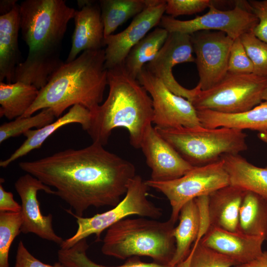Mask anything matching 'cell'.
I'll return each instance as SVG.
<instances>
[{
    "label": "cell",
    "instance_id": "9",
    "mask_svg": "<svg viewBox=\"0 0 267 267\" xmlns=\"http://www.w3.org/2000/svg\"><path fill=\"white\" fill-rule=\"evenodd\" d=\"M149 187L163 193L172 208L170 219L176 223L180 211L189 201L198 197L209 195L214 191L229 185L228 174L222 159L204 166L194 167L183 176L162 182L145 180Z\"/></svg>",
    "mask_w": 267,
    "mask_h": 267
},
{
    "label": "cell",
    "instance_id": "14",
    "mask_svg": "<svg viewBox=\"0 0 267 267\" xmlns=\"http://www.w3.org/2000/svg\"><path fill=\"white\" fill-rule=\"evenodd\" d=\"M191 36L178 32L169 33L161 49L153 60L145 65L152 75L159 78L174 93L191 102L200 88L197 85L188 89L175 79L173 68L177 64L195 62Z\"/></svg>",
    "mask_w": 267,
    "mask_h": 267
},
{
    "label": "cell",
    "instance_id": "24",
    "mask_svg": "<svg viewBox=\"0 0 267 267\" xmlns=\"http://www.w3.org/2000/svg\"><path fill=\"white\" fill-rule=\"evenodd\" d=\"M178 220V224L173 230L176 251L169 264L171 266H178L187 257L192 244L194 243L197 238L199 229V217L194 199L187 202L181 208Z\"/></svg>",
    "mask_w": 267,
    "mask_h": 267
},
{
    "label": "cell",
    "instance_id": "1",
    "mask_svg": "<svg viewBox=\"0 0 267 267\" xmlns=\"http://www.w3.org/2000/svg\"><path fill=\"white\" fill-rule=\"evenodd\" d=\"M19 166L44 184L53 187L55 195L80 217L90 207L116 206L136 175L132 163L96 142L21 162Z\"/></svg>",
    "mask_w": 267,
    "mask_h": 267
},
{
    "label": "cell",
    "instance_id": "39",
    "mask_svg": "<svg viewBox=\"0 0 267 267\" xmlns=\"http://www.w3.org/2000/svg\"><path fill=\"white\" fill-rule=\"evenodd\" d=\"M21 206L13 198L12 192L4 190L0 184V212H20Z\"/></svg>",
    "mask_w": 267,
    "mask_h": 267
},
{
    "label": "cell",
    "instance_id": "37",
    "mask_svg": "<svg viewBox=\"0 0 267 267\" xmlns=\"http://www.w3.org/2000/svg\"><path fill=\"white\" fill-rule=\"evenodd\" d=\"M14 267H68L61 263L54 265L44 264L33 256L25 246L22 241L18 244L16 261Z\"/></svg>",
    "mask_w": 267,
    "mask_h": 267
},
{
    "label": "cell",
    "instance_id": "31",
    "mask_svg": "<svg viewBox=\"0 0 267 267\" xmlns=\"http://www.w3.org/2000/svg\"><path fill=\"white\" fill-rule=\"evenodd\" d=\"M21 212H0V267H10L9 253L15 238L21 232Z\"/></svg>",
    "mask_w": 267,
    "mask_h": 267
},
{
    "label": "cell",
    "instance_id": "21",
    "mask_svg": "<svg viewBox=\"0 0 267 267\" xmlns=\"http://www.w3.org/2000/svg\"><path fill=\"white\" fill-rule=\"evenodd\" d=\"M20 4L8 13L0 16V81L13 82L19 62L18 34L20 29Z\"/></svg>",
    "mask_w": 267,
    "mask_h": 267
},
{
    "label": "cell",
    "instance_id": "20",
    "mask_svg": "<svg viewBox=\"0 0 267 267\" xmlns=\"http://www.w3.org/2000/svg\"><path fill=\"white\" fill-rule=\"evenodd\" d=\"M201 126L205 128H227L259 132L267 130V102L262 101L252 109L226 113L210 110L196 111Z\"/></svg>",
    "mask_w": 267,
    "mask_h": 267
},
{
    "label": "cell",
    "instance_id": "30",
    "mask_svg": "<svg viewBox=\"0 0 267 267\" xmlns=\"http://www.w3.org/2000/svg\"><path fill=\"white\" fill-rule=\"evenodd\" d=\"M55 116L49 108H45L34 115L20 117L0 126V143L11 137H15L35 128L40 129L53 122Z\"/></svg>",
    "mask_w": 267,
    "mask_h": 267
},
{
    "label": "cell",
    "instance_id": "10",
    "mask_svg": "<svg viewBox=\"0 0 267 267\" xmlns=\"http://www.w3.org/2000/svg\"><path fill=\"white\" fill-rule=\"evenodd\" d=\"M258 22L257 17L248 6L245 8L238 4L231 9L222 10L216 8L213 3L207 13L191 20H180L164 15L159 26L169 33L190 35L200 31L214 30L223 32L234 40L252 31Z\"/></svg>",
    "mask_w": 267,
    "mask_h": 267
},
{
    "label": "cell",
    "instance_id": "19",
    "mask_svg": "<svg viewBox=\"0 0 267 267\" xmlns=\"http://www.w3.org/2000/svg\"><path fill=\"white\" fill-rule=\"evenodd\" d=\"M91 116V112L88 109L81 105H75L57 120L40 129L27 131L24 134L26 139L23 143L8 158L0 161V166L6 168L18 158L40 148L48 137L64 126L78 123L87 131L90 125Z\"/></svg>",
    "mask_w": 267,
    "mask_h": 267
},
{
    "label": "cell",
    "instance_id": "41",
    "mask_svg": "<svg viewBox=\"0 0 267 267\" xmlns=\"http://www.w3.org/2000/svg\"><path fill=\"white\" fill-rule=\"evenodd\" d=\"M17 0H1L0 1V15L5 14L12 10L16 5Z\"/></svg>",
    "mask_w": 267,
    "mask_h": 267
},
{
    "label": "cell",
    "instance_id": "26",
    "mask_svg": "<svg viewBox=\"0 0 267 267\" xmlns=\"http://www.w3.org/2000/svg\"><path fill=\"white\" fill-rule=\"evenodd\" d=\"M238 232L267 240V201L246 191L240 208Z\"/></svg>",
    "mask_w": 267,
    "mask_h": 267
},
{
    "label": "cell",
    "instance_id": "2",
    "mask_svg": "<svg viewBox=\"0 0 267 267\" xmlns=\"http://www.w3.org/2000/svg\"><path fill=\"white\" fill-rule=\"evenodd\" d=\"M76 10L63 0H26L20 4L22 38L28 47L26 60L16 67L13 82L39 89L64 63L62 41Z\"/></svg>",
    "mask_w": 267,
    "mask_h": 267
},
{
    "label": "cell",
    "instance_id": "40",
    "mask_svg": "<svg viewBox=\"0 0 267 267\" xmlns=\"http://www.w3.org/2000/svg\"><path fill=\"white\" fill-rule=\"evenodd\" d=\"M234 267H267V251H263L260 256L249 263Z\"/></svg>",
    "mask_w": 267,
    "mask_h": 267
},
{
    "label": "cell",
    "instance_id": "22",
    "mask_svg": "<svg viewBox=\"0 0 267 267\" xmlns=\"http://www.w3.org/2000/svg\"><path fill=\"white\" fill-rule=\"evenodd\" d=\"M246 190L231 185L209 195L211 226L238 232L240 208Z\"/></svg>",
    "mask_w": 267,
    "mask_h": 267
},
{
    "label": "cell",
    "instance_id": "7",
    "mask_svg": "<svg viewBox=\"0 0 267 267\" xmlns=\"http://www.w3.org/2000/svg\"><path fill=\"white\" fill-rule=\"evenodd\" d=\"M148 188L141 177L136 175L130 181L124 198L112 209L89 218L78 216L70 210H66L76 219L78 228L72 236L63 241L60 246L61 249L70 248L92 234L99 241L104 230L131 215L156 220L161 218L162 209L147 198Z\"/></svg>",
    "mask_w": 267,
    "mask_h": 267
},
{
    "label": "cell",
    "instance_id": "23",
    "mask_svg": "<svg viewBox=\"0 0 267 267\" xmlns=\"http://www.w3.org/2000/svg\"><path fill=\"white\" fill-rule=\"evenodd\" d=\"M221 159L230 185L254 192L267 201V166H256L239 154H223Z\"/></svg>",
    "mask_w": 267,
    "mask_h": 267
},
{
    "label": "cell",
    "instance_id": "15",
    "mask_svg": "<svg viewBox=\"0 0 267 267\" xmlns=\"http://www.w3.org/2000/svg\"><path fill=\"white\" fill-rule=\"evenodd\" d=\"M14 187L21 201L20 212L22 224L21 232L35 234L42 239L60 246L64 240L54 231L52 224V216L51 214L47 216L42 214L37 198L39 190L53 195H55V191L28 173L18 178L14 183Z\"/></svg>",
    "mask_w": 267,
    "mask_h": 267
},
{
    "label": "cell",
    "instance_id": "17",
    "mask_svg": "<svg viewBox=\"0 0 267 267\" xmlns=\"http://www.w3.org/2000/svg\"><path fill=\"white\" fill-rule=\"evenodd\" d=\"M72 45L65 62H70L81 52L101 49L104 46V25L99 2L78 0Z\"/></svg>",
    "mask_w": 267,
    "mask_h": 267
},
{
    "label": "cell",
    "instance_id": "35",
    "mask_svg": "<svg viewBox=\"0 0 267 267\" xmlns=\"http://www.w3.org/2000/svg\"><path fill=\"white\" fill-rule=\"evenodd\" d=\"M213 3L210 0H167L165 12L174 18L191 15L203 11Z\"/></svg>",
    "mask_w": 267,
    "mask_h": 267
},
{
    "label": "cell",
    "instance_id": "43",
    "mask_svg": "<svg viewBox=\"0 0 267 267\" xmlns=\"http://www.w3.org/2000/svg\"><path fill=\"white\" fill-rule=\"evenodd\" d=\"M257 136L260 140L267 143V130L259 132Z\"/></svg>",
    "mask_w": 267,
    "mask_h": 267
},
{
    "label": "cell",
    "instance_id": "36",
    "mask_svg": "<svg viewBox=\"0 0 267 267\" xmlns=\"http://www.w3.org/2000/svg\"><path fill=\"white\" fill-rule=\"evenodd\" d=\"M247 4L258 19L253 33L259 39L267 43V0H250Z\"/></svg>",
    "mask_w": 267,
    "mask_h": 267
},
{
    "label": "cell",
    "instance_id": "6",
    "mask_svg": "<svg viewBox=\"0 0 267 267\" xmlns=\"http://www.w3.org/2000/svg\"><path fill=\"white\" fill-rule=\"evenodd\" d=\"M158 133L193 167L216 162L223 154H239L247 149L243 131L227 128L215 129L180 127L162 129Z\"/></svg>",
    "mask_w": 267,
    "mask_h": 267
},
{
    "label": "cell",
    "instance_id": "42",
    "mask_svg": "<svg viewBox=\"0 0 267 267\" xmlns=\"http://www.w3.org/2000/svg\"><path fill=\"white\" fill-rule=\"evenodd\" d=\"M192 253H193V249L191 248V250L190 252L189 255L184 261H183L181 263H180L177 266V267H190V261H191Z\"/></svg>",
    "mask_w": 267,
    "mask_h": 267
},
{
    "label": "cell",
    "instance_id": "3",
    "mask_svg": "<svg viewBox=\"0 0 267 267\" xmlns=\"http://www.w3.org/2000/svg\"><path fill=\"white\" fill-rule=\"evenodd\" d=\"M104 49L83 51L73 61L64 63L39 90L35 101L21 117L50 109L59 118L69 107L81 105L91 113L103 99L108 85Z\"/></svg>",
    "mask_w": 267,
    "mask_h": 267
},
{
    "label": "cell",
    "instance_id": "33",
    "mask_svg": "<svg viewBox=\"0 0 267 267\" xmlns=\"http://www.w3.org/2000/svg\"><path fill=\"white\" fill-rule=\"evenodd\" d=\"M190 267H232L238 265L232 259L214 249L194 243Z\"/></svg>",
    "mask_w": 267,
    "mask_h": 267
},
{
    "label": "cell",
    "instance_id": "5",
    "mask_svg": "<svg viewBox=\"0 0 267 267\" xmlns=\"http://www.w3.org/2000/svg\"><path fill=\"white\" fill-rule=\"evenodd\" d=\"M175 224L170 219H123L107 229L101 252L121 260L146 256L155 263L169 265L176 251Z\"/></svg>",
    "mask_w": 267,
    "mask_h": 267
},
{
    "label": "cell",
    "instance_id": "4",
    "mask_svg": "<svg viewBox=\"0 0 267 267\" xmlns=\"http://www.w3.org/2000/svg\"><path fill=\"white\" fill-rule=\"evenodd\" d=\"M108 96L91 113L87 132L92 142L104 146L112 131L122 127L128 131L131 144L139 149L147 128L152 125L151 98L123 66L108 70Z\"/></svg>",
    "mask_w": 267,
    "mask_h": 267
},
{
    "label": "cell",
    "instance_id": "27",
    "mask_svg": "<svg viewBox=\"0 0 267 267\" xmlns=\"http://www.w3.org/2000/svg\"><path fill=\"white\" fill-rule=\"evenodd\" d=\"M168 34L169 32L165 29L156 28L131 49L123 66L129 76L137 79L145 65L156 56Z\"/></svg>",
    "mask_w": 267,
    "mask_h": 267
},
{
    "label": "cell",
    "instance_id": "25",
    "mask_svg": "<svg viewBox=\"0 0 267 267\" xmlns=\"http://www.w3.org/2000/svg\"><path fill=\"white\" fill-rule=\"evenodd\" d=\"M39 90L22 82H0V116L11 120L21 117L35 101Z\"/></svg>",
    "mask_w": 267,
    "mask_h": 267
},
{
    "label": "cell",
    "instance_id": "34",
    "mask_svg": "<svg viewBox=\"0 0 267 267\" xmlns=\"http://www.w3.org/2000/svg\"><path fill=\"white\" fill-rule=\"evenodd\" d=\"M228 73L243 74L254 73V66L240 40H234L231 47L228 62Z\"/></svg>",
    "mask_w": 267,
    "mask_h": 267
},
{
    "label": "cell",
    "instance_id": "29",
    "mask_svg": "<svg viewBox=\"0 0 267 267\" xmlns=\"http://www.w3.org/2000/svg\"><path fill=\"white\" fill-rule=\"evenodd\" d=\"M88 247L87 240L84 239L70 248L60 249L57 253L59 262L68 267H177L155 262L144 263L138 257L128 258L126 263L120 266H105L98 264L89 258L86 254Z\"/></svg>",
    "mask_w": 267,
    "mask_h": 267
},
{
    "label": "cell",
    "instance_id": "38",
    "mask_svg": "<svg viewBox=\"0 0 267 267\" xmlns=\"http://www.w3.org/2000/svg\"><path fill=\"white\" fill-rule=\"evenodd\" d=\"M194 199L198 207L199 217V229L194 243H198L211 226L209 195L200 196Z\"/></svg>",
    "mask_w": 267,
    "mask_h": 267
},
{
    "label": "cell",
    "instance_id": "12",
    "mask_svg": "<svg viewBox=\"0 0 267 267\" xmlns=\"http://www.w3.org/2000/svg\"><path fill=\"white\" fill-rule=\"evenodd\" d=\"M191 36L195 62L201 90L214 87L228 73L230 50L234 40L221 31H203Z\"/></svg>",
    "mask_w": 267,
    "mask_h": 267
},
{
    "label": "cell",
    "instance_id": "18",
    "mask_svg": "<svg viewBox=\"0 0 267 267\" xmlns=\"http://www.w3.org/2000/svg\"><path fill=\"white\" fill-rule=\"evenodd\" d=\"M265 241L262 237L210 226L200 243L232 259L239 265L260 256L263 253L262 245Z\"/></svg>",
    "mask_w": 267,
    "mask_h": 267
},
{
    "label": "cell",
    "instance_id": "44",
    "mask_svg": "<svg viewBox=\"0 0 267 267\" xmlns=\"http://www.w3.org/2000/svg\"><path fill=\"white\" fill-rule=\"evenodd\" d=\"M262 99L263 101H266L267 102V87L265 89L263 93Z\"/></svg>",
    "mask_w": 267,
    "mask_h": 267
},
{
    "label": "cell",
    "instance_id": "11",
    "mask_svg": "<svg viewBox=\"0 0 267 267\" xmlns=\"http://www.w3.org/2000/svg\"><path fill=\"white\" fill-rule=\"evenodd\" d=\"M136 79L150 95L154 127L167 129L202 126L192 103L170 91L161 80L145 67Z\"/></svg>",
    "mask_w": 267,
    "mask_h": 267
},
{
    "label": "cell",
    "instance_id": "32",
    "mask_svg": "<svg viewBox=\"0 0 267 267\" xmlns=\"http://www.w3.org/2000/svg\"><path fill=\"white\" fill-rule=\"evenodd\" d=\"M254 66V74L267 77V43L257 38L252 31L240 37Z\"/></svg>",
    "mask_w": 267,
    "mask_h": 267
},
{
    "label": "cell",
    "instance_id": "28",
    "mask_svg": "<svg viewBox=\"0 0 267 267\" xmlns=\"http://www.w3.org/2000/svg\"><path fill=\"white\" fill-rule=\"evenodd\" d=\"M148 0H100L99 3L104 25V39L129 18L142 12Z\"/></svg>",
    "mask_w": 267,
    "mask_h": 267
},
{
    "label": "cell",
    "instance_id": "16",
    "mask_svg": "<svg viewBox=\"0 0 267 267\" xmlns=\"http://www.w3.org/2000/svg\"><path fill=\"white\" fill-rule=\"evenodd\" d=\"M140 148L151 169L150 179L152 181L174 180L183 176L194 167L160 136L152 125L147 128Z\"/></svg>",
    "mask_w": 267,
    "mask_h": 267
},
{
    "label": "cell",
    "instance_id": "13",
    "mask_svg": "<svg viewBox=\"0 0 267 267\" xmlns=\"http://www.w3.org/2000/svg\"><path fill=\"white\" fill-rule=\"evenodd\" d=\"M166 0H148L144 9L136 15L124 30L104 39L105 67L107 70L124 66L131 49L150 30L159 25L165 12Z\"/></svg>",
    "mask_w": 267,
    "mask_h": 267
},
{
    "label": "cell",
    "instance_id": "8",
    "mask_svg": "<svg viewBox=\"0 0 267 267\" xmlns=\"http://www.w3.org/2000/svg\"><path fill=\"white\" fill-rule=\"evenodd\" d=\"M267 87V77L254 73H228L214 87L200 90L191 103L196 111L210 110L226 113L243 112L263 101V93Z\"/></svg>",
    "mask_w": 267,
    "mask_h": 267
}]
</instances>
